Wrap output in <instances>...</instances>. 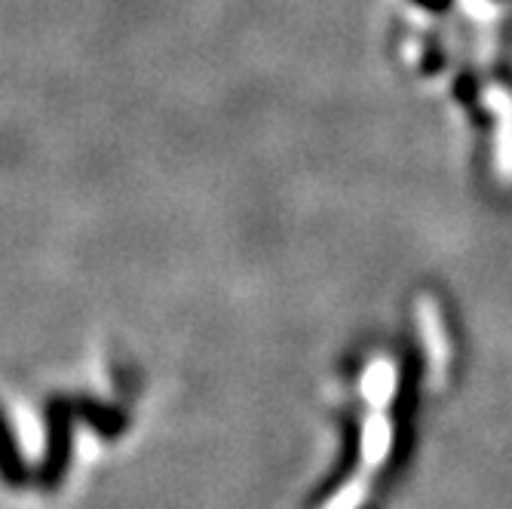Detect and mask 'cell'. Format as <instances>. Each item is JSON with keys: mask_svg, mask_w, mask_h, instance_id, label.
Wrapping results in <instances>:
<instances>
[{"mask_svg": "<svg viewBox=\"0 0 512 509\" xmlns=\"http://www.w3.org/2000/svg\"><path fill=\"white\" fill-rule=\"evenodd\" d=\"M71 460V408L56 399L46 408V454L40 464V485L56 488Z\"/></svg>", "mask_w": 512, "mask_h": 509, "instance_id": "cell-1", "label": "cell"}, {"mask_svg": "<svg viewBox=\"0 0 512 509\" xmlns=\"http://www.w3.org/2000/svg\"><path fill=\"white\" fill-rule=\"evenodd\" d=\"M0 479L7 485H22L28 479L25 473V460L19 454V445H16V436L4 418V411H0Z\"/></svg>", "mask_w": 512, "mask_h": 509, "instance_id": "cell-2", "label": "cell"}]
</instances>
